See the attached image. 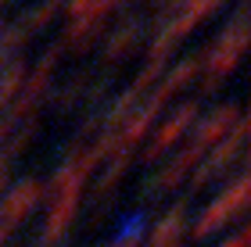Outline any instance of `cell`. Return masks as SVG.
I'll return each mask as SVG.
<instances>
[{"label": "cell", "instance_id": "ac0fdd59", "mask_svg": "<svg viewBox=\"0 0 251 247\" xmlns=\"http://www.w3.org/2000/svg\"><path fill=\"white\" fill-rule=\"evenodd\" d=\"M7 244V229H0V247H4Z\"/></svg>", "mask_w": 251, "mask_h": 247}, {"label": "cell", "instance_id": "4fadbf2b", "mask_svg": "<svg viewBox=\"0 0 251 247\" xmlns=\"http://www.w3.org/2000/svg\"><path fill=\"white\" fill-rule=\"evenodd\" d=\"M104 29V22L100 18H90V22H72L68 25V32H65V43L68 47H75V50H86L90 43H94V36Z\"/></svg>", "mask_w": 251, "mask_h": 247}, {"label": "cell", "instance_id": "5bb4252c", "mask_svg": "<svg viewBox=\"0 0 251 247\" xmlns=\"http://www.w3.org/2000/svg\"><path fill=\"white\" fill-rule=\"evenodd\" d=\"M25 65H11V68L4 72V79H0V108H7L11 100H15V93H22V86H25Z\"/></svg>", "mask_w": 251, "mask_h": 247}, {"label": "cell", "instance_id": "6da1fadb", "mask_svg": "<svg viewBox=\"0 0 251 247\" xmlns=\"http://www.w3.org/2000/svg\"><path fill=\"white\" fill-rule=\"evenodd\" d=\"M248 194H251V179L241 172L230 186L223 190V197H215L212 204H208V211H204V215L194 222L190 237H194V240H204V237H212L215 229H223L226 222H233V219L248 208Z\"/></svg>", "mask_w": 251, "mask_h": 247}, {"label": "cell", "instance_id": "8fae6325", "mask_svg": "<svg viewBox=\"0 0 251 247\" xmlns=\"http://www.w3.org/2000/svg\"><path fill=\"white\" fill-rule=\"evenodd\" d=\"M183 226H187V208L176 204V208L154 226V233H151V247H176L179 237H183Z\"/></svg>", "mask_w": 251, "mask_h": 247}, {"label": "cell", "instance_id": "7c38bea8", "mask_svg": "<svg viewBox=\"0 0 251 247\" xmlns=\"http://www.w3.org/2000/svg\"><path fill=\"white\" fill-rule=\"evenodd\" d=\"M140 40V22H126L122 29H115V36H108V61H122L136 50Z\"/></svg>", "mask_w": 251, "mask_h": 247}, {"label": "cell", "instance_id": "9c48e42d", "mask_svg": "<svg viewBox=\"0 0 251 247\" xmlns=\"http://www.w3.org/2000/svg\"><path fill=\"white\" fill-rule=\"evenodd\" d=\"M201 158H204V154H201L198 147H194V143H187V151L179 154V158H176L173 165H169L162 176H154V183L147 186V194H162V190H173V186L179 183V179H187V172H190V168L198 165Z\"/></svg>", "mask_w": 251, "mask_h": 247}, {"label": "cell", "instance_id": "8992f818", "mask_svg": "<svg viewBox=\"0 0 251 247\" xmlns=\"http://www.w3.org/2000/svg\"><path fill=\"white\" fill-rule=\"evenodd\" d=\"M219 4H223V0H183L179 15H176L173 22H169V29H165L158 40H165L169 47H176V43L183 40L187 32H190L194 25H198V22H204V18H208V15H212V11L219 7Z\"/></svg>", "mask_w": 251, "mask_h": 247}, {"label": "cell", "instance_id": "d6986e66", "mask_svg": "<svg viewBox=\"0 0 251 247\" xmlns=\"http://www.w3.org/2000/svg\"><path fill=\"white\" fill-rule=\"evenodd\" d=\"M0 4H4V0H0Z\"/></svg>", "mask_w": 251, "mask_h": 247}, {"label": "cell", "instance_id": "e0dca14e", "mask_svg": "<svg viewBox=\"0 0 251 247\" xmlns=\"http://www.w3.org/2000/svg\"><path fill=\"white\" fill-rule=\"evenodd\" d=\"M7 165H11V158L4 154V158H0V194H4V183H7Z\"/></svg>", "mask_w": 251, "mask_h": 247}, {"label": "cell", "instance_id": "2e32d148", "mask_svg": "<svg viewBox=\"0 0 251 247\" xmlns=\"http://www.w3.org/2000/svg\"><path fill=\"white\" fill-rule=\"evenodd\" d=\"M248 244H251V233H248V229H237V233H233V237L226 240L223 247H248Z\"/></svg>", "mask_w": 251, "mask_h": 247}, {"label": "cell", "instance_id": "277c9868", "mask_svg": "<svg viewBox=\"0 0 251 247\" xmlns=\"http://www.w3.org/2000/svg\"><path fill=\"white\" fill-rule=\"evenodd\" d=\"M36 201H40V183L36 179H22L18 186H11L7 197L0 201V229L11 233L32 208H36Z\"/></svg>", "mask_w": 251, "mask_h": 247}, {"label": "cell", "instance_id": "7a4b0ae2", "mask_svg": "<svg viewBox=\"0 0 251 247\" xmlns=\"http://www.w3.org/2000/svg\"><path fill=\"white\" fill-rule=\"evenodd\" d=\"M248 50V18L237 15L230 22V29L223 32L219 40H215V47L208 50V83H219L223 75H230L237 65H241Z\"/></svg>", "mask_w": 251, "mask_h": 247}, {"label": "cell", "instance_id": "ba28073f", "mask_svg": "<svg viewBox=\"0 0 251 247\" xmlns=\"http://www.w3.org/2000/svg\"><path fill=\"white\" fill-rule=\"evenodd\" d=\"M79 215V194H61V197H50V215H47V229H43V240H61L72 222Z\"/></svg>", "mask_w": 251, "mask_h": 247}, {"label": "cell", "instance_id": "9a60e30c", "mask_svg": "<svg viewBox=\"0 0 251 247\" xmlns=\"http://www.w3.org/2000/svg\"><path fill=\"white\" fill-rule=\"evenodd\" d=\"M58 7H61V0H43V4H40L36 11H32V15H29L25 22H18V29L25 32V36H29V32H36V29H43L54 15H58Z\"/></svg>", "mask_w": 251, "mask_h": 247}, {"label": "cell", "instance_id": "30bf717a", "mask_svg": "<svg viewBox=\"0 0 251 247\" xmlns=\"http://www.w3.org/2000/svg\"><path fill=\"white\" fill-rule=\"evenodd\" d=\"M198 68H201V61L198 58H187V61H179V65H173V72L165 75V83L154 90V97L162 100V104H169L179 90H183L187 83H194V75H198Z\"/></svg>", "mask_w": 251, "mask_h": 247}, {"label": "cell", "instance_id": "5b68a950", "mask_svg": "<svg viewBox=\"0 0 251 247\" xmlns=\"http://www.w3.org/2000/svg\"><path fill=\"white\" fill-rule=\"evenodd\" d=\"M241 118H244V115H241V108H237V104H226V108H219L215 115H208V118L201 122L190 143H194V147H198V151L204 154V151L212 147V143H223L226 136H230V129H233Z\"/></svg>", "mask_w": 251, "mask_h": 247}, {"label": "cell", "instance_id": "52a82bcc", "mask_svg": "<svg viewBox=\"0 0 251 247\" xmlns=\"http://www.w3.org/2000/svg\"><path fill=\"white\" fill-rule=\"evenodd\" d=\"M198 118V104H183V108H176V115H169V122H162L154 133V140H151V147H147V158H158L162 151H169L173 143L183 136V133L190 129V122Z\"/></svg>", "mask_w": 251, "mask_h": 247}, {"label": "cell", "instance_id": "3957f363", "mask_svg": "<svg viewBox=\"0 0 251 247\" xmlns=\"http://www.w3.org/2000/svg\"><path fill=\"white\" fill-rule=\"evenodd\" d=\"M244 140H248V122L241 118L237 126L230 129V136H226L223 143H215V151H212V158H204L201 168L194 172V186H204L208 179H215L219 172H226L237 158L244 154Z\"/></svg>", "mask_w": 251, "mask_h": 247}]
</instances>
